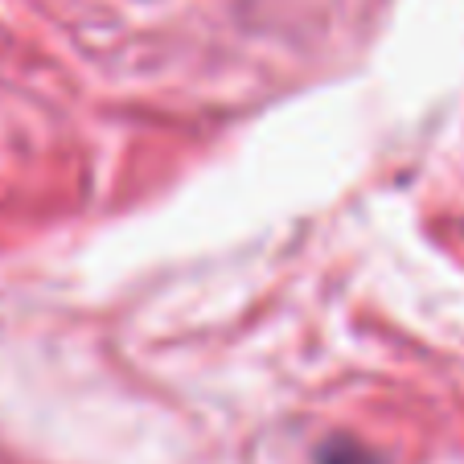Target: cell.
I'll return each mask as SVG.
<instances>
[{
    "instance_id": "obj_1",
    "label": "cell",
    "mask_w": 464,
    "mask_h": 464,
    "mask_svg": "<svg viewBox=\"0 0 464 464\" xmlns=\"http://www.w3.org/2000/svg\"><path fill=\"white\" fill-rule=\"evenodd\" d=\"M321 464H382L370 448L353 444V440H334L329 448H321Z\"/></svg>"
}]
</instances>
